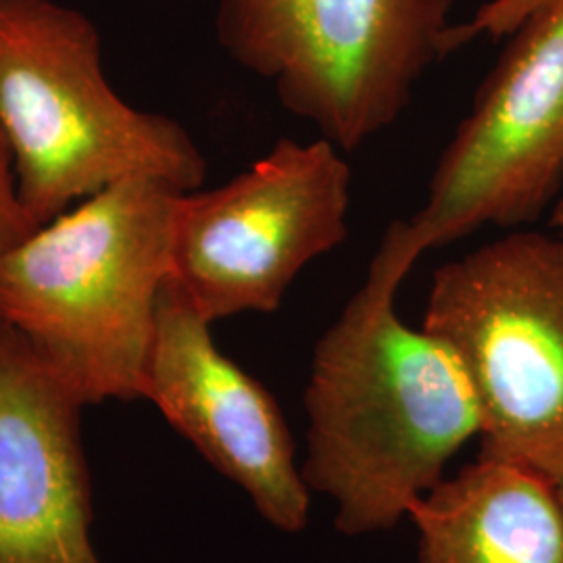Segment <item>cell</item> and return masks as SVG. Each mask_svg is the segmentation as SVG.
Returning <instances> with one entry per match:
<instances>
[{
	"mask_svg": "<svg viewBox=\"0 0 563 563\" xmlns=\"http://www.w3.org/2000/svg\"><path fill=\"white\" fill-rule=\"evenodd\" d=\"M409 272L380 244L362 288L316 344L302 397V478L332 501L346 537L393 530L481 434L462 363L443 341L397 316Z\"/></svg>",
	"mask_w": 563,
	"mask_h": 563,
	"instance_id": "cell-1",
	"label": "cell"
},
{
	"mask_svg": "<svg viewBox=\"0 0 563 563\" xmlns=\"http://www.w3.org/2000/svg\"><path fill=\"white\" fill-rule=\"evenodd\" d=\"M180 195L118 181L0 255V320L84 405L144 399Z\"/></svg>",
	"mask_w": 563,
	"mask_h": 563,
	"instance_id": "cell-2",
	"label": "cell"
},
{
	"mask_svg": "<svg viewBox=\"0 0 563 563\" xmlns=\"http://www.w3.org/2000/svg\"><path fill=\"white\" fill-rule=\"evenodd\" d=\"M0 130L18 197L38 228L128 178L192 192L207 174L181 123L109 86L97 25L57 0H0Z\"/></svg>",
	"mask_w": 563,
	"mask_h": 563,
	"instance_id": "cell-3",
	"label": "cell"
},
{
	"mask_svg": "<svg viewBox=\"0 0 563 563\" xmlns=\"http://www.w3.org/2000/svg\"><path fill=\"white\" fill-rule=\"evenodd\" d=\"M423 330L443 341L472 384L481 457L563 478V234L532 228L444 263Z\"/></svg>",
	"mask_w": 563,
	"mask_h": 563,
	"instance_id": "cell-4",
	"label": "cell"
},
{
	"mask_svg": "<svg viewBox=\"0 0 563 563\" xmlns=\"http://www.w3.org/2000/svg\"><path fill=\"white\" fill-rule=\"evenodd\" d=\"M455 0H220L223 51L344 153L395 125L455 53Z\"/></svg>",
	"mask_w": 563,
	"mask_h": 563,
	"instance_id": "cell-5",
	"label": "cell"
},
{
	"mask_svg": "<svg viewBox=\"0 0 563 563\" xmlns=\"http://www.w3.org/2000/svg\"><path fill=\"white\" fill-rule=\"evenodd\" d=\"M563 195V0L511 34L451 136L422 209L383 242L413 267L486 225L528 228Z\"/></svg>",
	"mask_w": 563,
	"mask_h": 563,
	"instance_id": "cell-6",
	"label": "cell"
},
{
	"mask_svg": "<svg viewBox=\"0 0 563 563\" xmlns=\"http://www.w3.org/2000/svg\"><path fill=\"white\" fill-rule=\"evenodd\" d=\"M339 151L282 139L220 188L181 192L172 278L207 322L274 313L302 269L341 246L353 174Z\"/></svg>",
	"mask_w": 563,
	"mask_h": 563,
	"instance_id": "cell-7",
	"label": "cell"
},
{
	"mask_svg": "<svg viewBox=\"0 0 563 563\" xmlns=\"http://www.w3.org/2000/svg\"><path fill=\"white\" fill-rule=\"evenodd\" d=\"M207 322L172 276L157 301L144 399L239 484L265 522L301 532L309 522V486L276 399L225 357Z\"/></svg>",
	"mask_w": 563,
	"mask_h": 563,
	"instance_id": "cell-8",
	"label": "cell"
},
{
	"mask_svg": "<svg viewBox=\"0 0 563 563\" xmlns=\"http://www.w3.org/2000/svg\"><path fill=\"white\" fill-rule=\"evenodd\" d=\"M84 402L0 320V563H102Z\"/></svg>",
	"mask_w": 563,
	"mask_h": 563,
	"instance_id": "cell-9",
	"label": "cell"
},
{
	"mask_svg": "<svg viewBox=\"0 0 563 563\" xmlns=\"http://www.w3.org/2000/svg\"><path fill=\"white\" fill-rule=\"evenodd\" d=\"M409 518L416 563H563V516L541 476L478 457L426 493Z\"/></svg>",
	"mask_w": 563,
	"mask_h": 563,
	"instance_id": "cell-10",
	"label": "cell"
},
{
	"mask_svg": "<svg viewBox=\"0 0 563 563\" xmlns=\"http://www.w3.org/2000/svg\"><path fill=\"white\" fill-rule=\"evenodd\" d=\"M553 2L558 0H488L474 13V18L455 23V30H453L455 48L460 51L462 46L481 36H490V38L511 36L523 21L530 20L534 13L543 11L544 7Z\"/></svg>",
	"mask_w": 563,
	"mask_h": 563,
	"instance_id": "cell-11",
	"label": "cell"
},
{
	"mask_svg": "<svg viewBox=\"0 0 563 563\" xmlns=\"http://www.w3.org/2000/svg\"><path fill=\"white\" fill-rule=\"evenodd\" d=\"M38 230L18 197L13 153L0 130V255Z\"/></svg>",
	"mask_w": 563,
	"mask_h": 563,
	"instance_id": "cell-12",
	"label": "cell"
},
{
	"mask_svg": "<svg viewBox=\"0 0 563 563\" xmlns=\"http://www.w3.org/2000/svg\"><path fill=\"white\" fill-rule=\"evenodd\" d=\"M551 228L563 234V195L562 199L555 202V207L551 209Z\"/></svg>",
	"mask_w": 563,
	"mask_h": 563,
	"instance_id": "cell-13",
	"label": "cell"
},
{
	"mask_svg": "<svg viewBox=\"0 0 563 563\" xmlns=\"http://www.w3.org/2000/svg\"><path fill=\"white\" fill-rule=\"evenodd\" d=\"M555 497H558V504L562 507V516H563V478L560 483L555 484Z\"/></svg>",
	"mask_w": 563,
	"mask_h": 563,
	"instance_id": "cell-14",
	"label": "cell"
}]
</instances>
